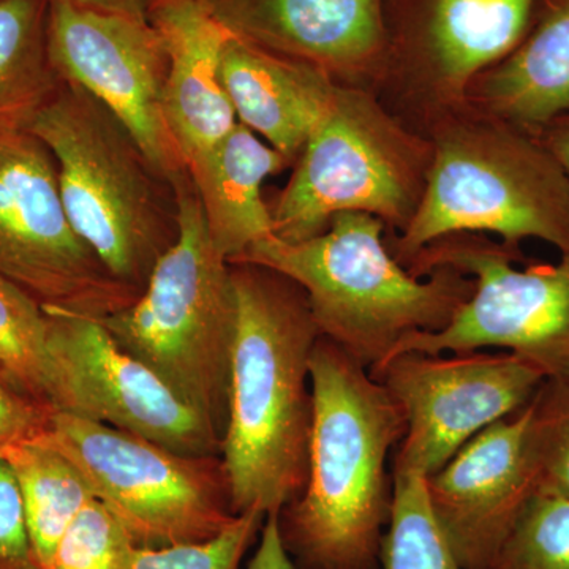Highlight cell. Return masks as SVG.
I'll return each mask as SVG.
<instances>
[{"label": "cell", "instance_id": "6da1fadb", "mask_svg": "<svg viewBox=\"0 0 569 569\" xmlns=\"http://www.w3.org/2000/svg\"><path fill=\"white\" fill-rule=\"evenodd\" d=\"M313 418L305 489L277 515L298 569H381L407 422L365 366L320 336L310 356Z\"/></svg>", "mask_w": 569, "mask_h": 569}, {"label": "cell", "instance_id": "7a4b0ae2", "mask_svg": "<svg viewBox=\"0 0 569 569\" xmlns=\"http://www.w3.org/2000/svg\"><path fill=\"white\" fill-rule=\"evenodd\" d=\"M230 268L238 323L220 458L236 516L279 515L306 485L310 356L321 335L305 290L290 277L253 263Z\"/></svg>", "mask_w": 569, "mask_h": 569}, {"label": "cell", "instance_id": "3957f363", "mask_svg": "<svg viewBox=\"0 0 569 569\" xmlns=\"http://www.w3.org/2000/svg\"><path fill=\"white\" fill-rule=\"evenodd\" d=\"M433 156L425 194L399 234H387L397 261H408L451 234H493L522 250L538 239L569 250V181L538 134L470 102L426 127Z\"/></svg>", "mask_w": 569, "mask_h": 569}, {"label": "cell", "instance_id": "277c9868", "mask_svg": "<svg viewBox=\"0 0 569 569\" xmlns=\"http://www.w3.org/2000/svg\"><path fill=\"white\" fill-rule=\"evenodd\" d=\"M233 263L266 266L295 280L320 335L369 372L406 337L447 328L475 291V280L455 269L411 276L389 250L385 223L362 212L339 213L306 241L263 239Z\"/></svg>", "mask_w": 569, "mask_h": 569}, {"label": "cell", "instance_id": "5b68a950", "mask_svg": "<svg viewBox=\"0 0 569 569\" xmlns=\"http://www.w3.org/2000/svg\"><path fill=\"white\" fill-rule=\"evenodd\" d=\"M54 157L71 227L119 282L141 293L178 239L173 186L100 100L63 82L29 123Z\"/></svg>", "mask_w": 569, "mask_h": 569}, {"label": "cell", "instance_id": "8992f818", "mask_svg": "<svg viewBox=\"0 0 569 569\" xmlns=\"http://www.w3.org/2000/svg\"><path fill=\"white\" fill-rule=\"evenodd\" d=\"M171 186L178 239L134 302L102 325L223 438L238 323L233 277L213 249L189 170Z\"/></svg>", "mask_w": 569, "mask_h": 569}, {"label": "cell", "instance_id": "52a82bcc", "mask_svg": "<svg viewBox=\"0 0 569 569\" xmlns=\"http://www.w3.org/2000/svg\"><path fill=\"white\" fill-rule=\"evenodd\" d=\"M432 156L429 138L376 92L337 84L290 181L268 204L276 238L306 241L343 212L370 213L387 234L402 233L421 203Z\"/></svg>", "mask_w": 569, "mask_h": 569}, {"label": "cell", "instance_id": "ba28073f", "mask_svg": "<svg viewBox=\"0 0 569 569\" xmlns=\"http://www.w3.org/2000/svg\"><path fill=\"white\" fill-rule=\"evenodd\" d=\"M440 268L471 277L473 295L447 328L406 337L388 359L501 350L522 356L546 380L569 383V250L557 263H535L523 250L463 233L438 239L406 264L419 279Z\"/></svg>", "mask_w": 569, "mask_h": 569}, {"label": "cell", "instance_id": "9c48e42d", "mask_svg": "<svg viewBox=\"0 0 569 569\" xmlns=\"http://www.w3.org/2000/svg\"><path fill=\"white\" fill-rule=\"evenodd\" d=\"M74 463L137 548L219 537L238 516L220 456H186L102 422L54 411L39 437Z\"/></svg>", "mask_w": 569, "mask_h": 569}, {"label": "cell", "instance_id": "30bf717a", "mask_svg": "<svg viewBox=\"0 0 569 569\" xmlns=\"http://www.w3.org/2000/svg\"><path fill=\"white\" fill-rule=\"evenodd\" d=\"M0 276L43 310L100 321L140 296L71 227L54 157L28 130L0 133Z\"/></svg>", "mask_w": 569, "mask_h": 569}, {"label": "cell", "instance_id": "8fae6325", "mask_svg": "<svg viewBox=\"0 0 569 569\" xmlns=\"http://www.w3.org/2000/svg\"><path fill=\"white\" fill-rule=\"evenodd\" d=\"M369 373L388 389L407 422L392 473L425 478L479 432L529 407L546 381L537 366L501 350L407 351Z\"/></svg>", "mask_w": 569, "mask_h": 569}, {"label": "cell", "instance_id": "7c38bea8", "mask_svg": "<svg viewBox=\"0 0 569 569\" xmlns=\"http://www.w3.org/2000/svg\"><path fill=\"white\" fill-rule=\"evenodd\" d=\"M539 0H421L388 33L378 99L410 129L425 132L467 103L479 74L503 61L529 31Z\"/></svg>", "mask_w": 569, "mask_h": 569}, {"label": "cell", "instance_id": "4fadbf2b", "mask_svg": "<svg viewBox=\"0 0 569 569\" xmlns=\"http://www.w3.org/2000/svg\"><path fill=\"white\" fill-rule=\"evenodd\" d=\"M51 403L186 456H220L222 437L144 362L123 350L102 321L44 310Z\"/></svg>", "mask_w": 569, "mask_h": 569}, {"label": "cell", "instance_id": "5bb4252c", "mask_svg": "<svg viewBox=\"0 0 569 569\" xmlns=\"http://www.w3.org/2000/svg\"><path fill=\"white\" fill-rule=\"evenodd\" d=\"M48 54L63 82L80 86L127 127L168 182L187 171L163 112L168 58L149 21L50 0Z\"/></svg>", "mask_w": 569, "mask_h": 569}, {"label": "cell", "instance_id": "9a60e30c", "mask_svg": "<svg viewBox=\"0 0 569 569\" xmlns=\"http://www.w3.org/2000/svg\"><path fill=\"white\" fill-rule=\"evenodd\" d=\"M527 426L529 407L479 432L426 478L430 508L463 569L492 567L537 493Z\"/></svg>", "mask_w": 569, "mask_h": 569}, {"label": "cell", "instance_id": "2e32d148", "mask_svg": "<svg viewBox=\"0 0 569 569\" xmlns=\"http://www.w3.org/2000/svg\"><path fill=\"white\" fill-rule=\"evenodd\" d=\"M257 47L376 91L387 59V0H204Z\"/></svg>", "mask_w": 569, "mask_h": 569}, {"label": "cell", "instance_id": "e0dca14e", "mask_svg": "<svg viewBox=\"0 0 569 569\" xmlns=\"http://www.w3.org/2000/svg\"><path fill=\"white\" fill-rule=\"evenodd\" d=\"M149 22L168 58L164 121L189 164L238 123L219 74L224 44L233 32L204 0H151Z\"/></svg>", "mask_w": 569, "mask_h": 569}, {"label": "cell", "instance_id": "ac0fdd59", "mask_svg": "<svg viewBox=\"0 0 569 569\" xmlns=\"http://www.w3.org/2000/svg\"><path fill=\"white\" fill-rule=\"evenodd\" d=\"M220 82L236 118L291 164L331 102L336 82L307 63L234 36L220 58Z\"/></svg>", "mask_w": 569, "mask_h": 569}, {"label": "cell", "instance_id": "d6986e66", "mask_svg": "<svg viewBox=\"0 0 569 569\" xmlns=\"http://www.w3.org/2000/svg\"><path fill=\"white\" fill-rule=\"evenodd\" d=\"M290 164L241 122L211 151L187 164L213 249L228 263L274 236L261 187Z\"/></svg>", "mask_w": 569, "mask_h": 569}, {"label": "cell", "instance_id": "ffe728a7", "mask_svg": "<svg viewBox=\"0 0 569 569\" xmlns=\"http://www.w3.org/2000/svg\"><path fill=\"white\" fill-rule=\"evenodd\" d=\"M538 9L518 47L467 93L475 107L535 134L569 112V0H539Z\"/></svg>", "mask_w": 569, "mask_h": 569}, {"label": "cell", "instance_id": "44dd1931", "mask_svg": "<svg viewBox=\"0 0 569 569\" xmlns=\"http://www.w3.org/2000/svg\"><path fill=\"white\" fill-rule=\"evenodd\" d=\"M50 0H0V133L22 132L62 81L48 54Z\"/></svg>", "mask_w": 569, "mask_h": 569}, {"label": "cell", "instance_id": "7402d4cb", "mask_svg": "<svg viewBox=\"0 0 569 569\" xmlns=\"http://www.w3.org/2000/svg\"><path fill=\"white\" fill-rule=\"evenodd\" d=\"M0 458L17 478L33 550L43 569L71 522L96 497L80 468L40 438L2 449Z\"/></svg>", "mask_w": 569, "mask_h": 569}, {"label": "cell", "instance_id": "603a6c76", "mask_svg": "<svg viewBox=\"0 0 569 569\" xmlns=\"http://www.w3.org/2000/svg\"><path fill=\"white\" fill-rule=\"evenodd\" d=\"M395 497L383 546L381 569H463L438 526L426 478L392 473Z\"/></svg>", "mask_w": 569, "mask_h": 569}, {"label": "cell", "instance_id": "cb8c5ba5", "mask_svg": "<svg viewBox=\"0 0 569 569\" xmlns=\"http://www.w3.org/2000/svg\"><path fill=\"white\" fill-rule=\"evenodd\" d=\"M47 340V313L39 302L0 276V361L33 396L52 408Z\"/></svg>", "mask_w": 569, "mask_h": 569}, {"label": "cell", "instance_id": "d4e9b609", "mask_svg": "<svg viewBox=\"0 0 569 569\" xmlns=\"http://www.w3.org/2000/svg\"><path fill=\"white\" fill-rule=\"evenodd\" d=\"M489 569H569V500L537 490Z\"/></svg>", "mask_w": 569, "mask_h": 569}, {"label": "cell", "instance_id": "484cf974", "mask_svg": "<svg viewBox=\"0 0 569 569\" xmlns=\"http://www.w3.org/2000/svg\"><path fill=\"white\" fill-rule=\"evenodd\" d=\"M527 455L538 490L569 500V383L546 380L531 400Z\"/></svg>", "mask_w": 569, "mask_h": 569}, {"label": "cell", "instance_id": "4316f807", "mask_svg": "<svg viewBox=\"0 0 569 569\" xmlns=\"http://www.w3.org/2000/svg\"><path fill=\"white\" fill-rule=\"evenodd\" d=\"M134 549L118 519L93 500L71 522L43 569H129Z\"/></svg>", "mask_w": 569, "mask_h": 569}, {"label": "cell", "instance_id": "83f0119b", "mask_svg": "<svg viewBox=\"0 0 569 569\" xmlns=\"http://www.w3.org/2000/svg\"><path fill=\"white\" fill-rule=\"evenodd\" d=\"M266 515L238 516L219 537L168 548H137L129 569H239L263 529Z\"/></svg>", "mask_w": 569, "mask_h": 569}, {"label": "cell", "instance_id": "f1b7e54d", "mask_svg": "<svg viewBox=\"0 0 569 569\" xmlns=\"http://www.w3.org/2000/svg\"><path fill=\"white\" fill-rule=\"evenodd\" d=\"M52 413L54 410L0 361V451L43 436Z\"/></svg>", "mask_w": 569, "mask_h": 569}, {"label": "cell", "instance_id": "f546056e", "mask_svg": "<svg viewBox=\"0 0 569 569\" xmlns=\"http://www.w3.org/2000/svg\"><path fill=\"white\" fill-rule=\"evenodd\" d=\"M0 569H41L17 478L0 458Z\"/></svg>", "mask_w": 569, "mask_h": 569}, {"label": "cell", "instance_id": "4dcf8cb0", "mask_svg": "<svg viewBox=\"0 0 569 569\" xmlns=\"http://www.w3.org/2000/svg\"><path fill=\"white\" fill-rule=\"evenodd\" d=\"M246 569H298L283 548L277 515L266 516L260 542Z\"/></svg>", "mask_w": 569, "mask_h": 569}, {"label": "cell", "instance_id": "1f68e13d", "mask_svg": "<svg viewBox=\"0 0 569 569\" xmlns=\"http://www.w3.org/2000/svg\"><path fill=\"white\" fill-rule=\"evenodd\" d=\"M549 152L556 157L569 181V112L549 122L538 134Z\"/></svg>", "mask_w": 569, "mask_h": 569}, {"label": "cell", "instance_id": "d6a6232c", "mask_svg": "<svg viewBox=\"0 0 569 569\" xmlns=\"http://www.w3.org/2000/svg\"><path fill=\"white\" fill-rule=\"evenodd\" d=\"M81 9L107 11V13L126 14L137 20L149 21V2L151 0H63Z\"/></svg>", "mask_w": 569, "mask_h": 569}]
</instances>
